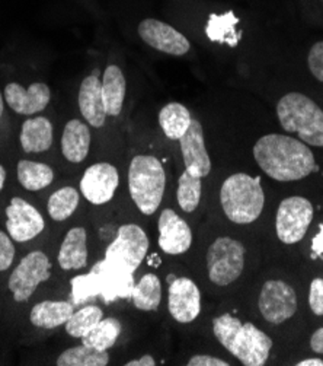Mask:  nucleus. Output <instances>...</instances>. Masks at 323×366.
<instances>
[{
	"label": "nucleus",
	"instance_id": "nucleus-1",
	"mask_svg": "<svg viewBox=\"0 0 323 366\" xmlns=\"http://www.w3.org/2000/svg\"><path fill=\"white\" fill-rule=\"evenodd\" d=\"M254 157L268 177L281 182L306 178L319 169L304 142L277 133L262 136L255 143Z\"/></svg>",
	"mask_w": 323,
	"mask_h": 366
},
{
	"label": "nucleus",
	"instance_id": "nucleus-2",
	"mask_svg": "<svg viewBox=\"0 0 323 366\" xmlns=\"http://www.w3.org/2000/svg\"><path fill=\"white\" fill-rule=\"evenodd\" d=\"M220 202L227 219L233 224L255 222L265 204L261 179L243 172L227 177L220 189Z\"/></svg>",
	"mask_w": 323,
	"mask_h": 366
},
{
	"label": "nucleus",
	"instance_id": "nucleus-3",
	"mask_svg": "<svg viewBox=\"0 0 323 366\" xmlns=\"http://www.w3.org/2000/svg\"><path fill=\"white\" fill-rule=\"evenodd\" d=\"M277 116L282 129L297 133L300 140L323 148V109L300 92L284 95L277 105Z\"/></svg>",
	"mask_w": 323,
	"mask_h": 366
},
{
	"label": "nucleus",
	"instance_id": "nucleus-4",
	"mask_svg": "<svg viewBox=\"0 0 323 366\" xmlns=\"http://www.w3.org/2000/svg\"><path fill=\"white\" fill-rule=\"evenodd\" d=\"M166 175L162 162L152 155H137L128 169L131 199L143 214H153L163 199Z\"/></svg>",
	"mask_w": 323,
	"mask_h": 366
},
{
	"label": "nucleus",
	"instance_id": "nucleus-5",
	"mask_svg": "<svg viewBox=\"0 0 323 366\" xmlns=\"http://www.w3.org/2000/svg\"><path fill=\"white\" fill-rule=\"evenodd\" d=\"M149 249V238L138 225L127 224L118 228L116 239L106 248L105 264L116 270L133 274L145 260Z\"/></svg>",
	"mask_w": 323,
	"mask_h": 366
},
{
	"label": "nucleus",
	"instance_id": "nucleus-6",
	"mask_svg": "<svg viewBox=\"0 0 323 366\" xmlns=\"http://www.w3.org/2000/svg\"><path fill=\"white\" fill-rule=\"evenodd\" d=\"M245 245L230 237L215 239L207 251L210 280L217 286H227L240 277L245 269Z\"/></svg>",
	"mask_w": 323,
	"mask_h": 366
},
{
	"label": "nucleus",
	"instance_id": "nucleus-7",
	"mask_svg": "<svg viewBox=\"0 0 323 366\" xmlns=\"http://www.w3.org/2000/svg\"><path fill=\"white\" fill-rule=\"evenodd\" d=\"M51 276V263L43 251H32L19 262L9 277V290L16 302H26L40 283Z\"/></svg>",
	"mask_w": 323,
	"mask_h": 366
},
{
	"label": "nucleus",
	"instance_id": "nucleus-8",
	"mask_svg": "<svg viewBox=\"0 0 323 366\" xmlns=\"http://www.w3.org/2000/svg\"><path fill=\"white\" fill-rule=\"evenodd\" d=\"M313 221L312 203L300 196L284 199L277 212L275 229L278 239L284 244L300 242Z\"/></svg>",
	"mask_w": 323,
	"mask_h": 366
},
{
	"label": "nucleus",
	"instance_id": "nucleus-9",
	"mask_svg": "<svg viewBox=\"0 0 323 366\" xmlns=\"http://www.w3.org/2000/svg\"><path fill=\"white\" fill-rule=\"evenodd\" d=\"M258 307L268 322L282 324L297 311L296 290L285 282L268 280L262 286Z\"/></svg>",
	"mask_w": 323,
	"mask_h": 366
},
{
	"label": "nucleus",
	"instance_id": "nucleus-10",
	"mask_svg": "<svg viewBox=\"0 0 323 366\" xmlns=\"http://www.w3.org/2000/svg\"><path fill=\"white\" fill-rule=\"evenodd\" d=\"M272 340L252 322L242 324V327L232 339L229 350L245 366H262L270 357Z\"/></svg>",
	"mask_w": 323,
	"mask_h": 366
},
{
	"label": "nucleus",
	"instance_id": "nucleus-11",
	"mask_svg": "<svg viewBox=\"0 0 323 366\" xmlns=\"http://www.w3.org/2000/svg\"><path fill=\"white\" fill-rule=\"evenodd\" d=\"M6 229L16 242H28L40 235L46 222L43 214L21 197H14L6 207Z\"/></svg>",
	"mask_w": 323,
	"mask_h": 366
},
{
	"label": "nucleus",
	"instance_id": "nucleus-12",
	"mask_svg": "<svg viewBox=\"0 0 323 366\" xmlns=\"http://www.w3.org/2000/svg\"><path fill=\"white\" fill-rule=\"evenodd\" d=\"M118 182L120 175L114 165L98 162L85 171L81 179V192L89 203L101 206L113 200Z\"/></svg>",
	"mask_w": 323,
	"mask_h": 366
},
{
	"label": "nucleus",
	"instance_id": "nucleus-13",
	"mask_svg": "<svg viewBox=\"0 0 323 366\" xmlns=\"http://www.w3.org/2000/svg\"><path fill=\"white\" fill-rule=\"evenodd\" d=\"M138 35L149 47L170 56H184L191 49L185 35L158 19L141 21L138 24Z\"/></svg>",
	"mask_w": 323,
	"mask_h": 366
},
{
	"label": "nucleus",
	"instance_id": "nucleus-14",
	"mask_svg": "<svg viewBox=\"0 0 323 366\" xmlns=\"http://www.w3.org/2000/svg\"><path fill=\"white\" fill-rule=\"evenodd\" d=\"M168 308L178 322H193L201 311V294L197 285L187 277L173 279L169 283Z\"/></svg>",
	"mask_w": 323,
	"mask_h": 366
},
{
	"label": "nucleus",
	"instance_id": "nucleus-15",
	"mask_svg": "<svg viewBox=\"0 0 323 366\" xmlns=\"http://www.w3.org/2000/svg\"><path fill=\"white\" fill-rule=\"evenodd\" d=\"M193 232L190 225L172 209H165L159 217V247L169 255H179L190 249Z\"/></svg>",
	"mask_w": 323,
	"mask_h": 366
},
{
	"label": "nucleus",
	"instance_id": "nucleus-16",
	"mask_svg": "<svg viewBox=\"0 0 323 366\" xmlns=\"http://www.w3.org/2000/svg\"><path fill=\"white\" fill-rule=\"evenodd\" d=\"M6 104L15 113L22 116L37 114L48 105L51 99L50 88L43 82L31 84L28 89L22 88L19 84H8L4 92Z\"/></svg>",
	"mask_w": 323,
	"mask_h": 366
},
{
	"label": "nucleus",
	"instance_id": "nucleus-17",
	"mask_svg": "<svg viewBox=\"0 0 323 366\" xmlns=\"http://www.w3.org/2000/svg\"><path fill=\"white\" fill-rule=\"evenodd\" d=\"M179 143H181L185 169L200 178L207 177L211 172V161L205 149L202 126L198 120L193 119L190 129L179 139Z\"/></svg>",
	"mask_w": 323,
	"mask_h": 366
},
{
	"label": "nucleus",
	"instance_id": "nucleus-18",
	"mask_svg": "<svg viewBox=\"0 0 323 366\" xmlns=\"http://www.w3.org/2000/svg\"><path fill=\"white\" fill-rule=\"evenodd\" d=\"M79 108L83 119H86L92 127H103L106 112L102 98V81H99L98 73L86 76L81 84Z\"/></svg>",
	"mask_w": 323,
	"mask_h": 366
},
{
	"label": "nucleus",
	"instance_id": "nucleus-19",
	"mask_svg": "<svg viewBox=\"0 0 323 366\" xmlns=\"http://www.w3.org/2000/svg\"><path fill=\"white\" fill-rule=\"evenodd\" d=\"M86 229L82 227L71 228L60 247L58 264L63 270H81L88 263V245Z\"/></svg>",
	"mask_w": 323,
	"mask_h": 366
},
{
	"label": "nucleus",
	"instance_id": "nucleus-20",
	"mask_svg": "<svg viewBox=\"0 0 323 366\" xmlns=\"http://www.w3.org/2000/svg\"><path fill=\"white\" fill-rule=\"evenodd\" d=\"M91 148V130L81 120H70L61 136V152L71 164H81L86 159Z\"/></svg>",
	"mask_w": 323,
	"mask_h": 366
},
{
	"label": "nucleus",
	"instance_id": "nucleus-21",
	"mask_svg": "<svg viewBox=\"0 0 323 366\" xmlns=\"http://www.w3.org/2000/svg\"><path fill=\"white\" fill-rule=\"evenodd\" d=\"M125 89H127V82H125L123 70L116 64L108 66L103 71V79H102V98H103L106 116H111V117L120 116L124 98H125Z\"/></svg>",
	"mask_w": 323,
	"mask_h": 366
},
{
	"label": "nucleus",
	"instance_id": "nucleus-22",
	"mask_svg": "<svg viewBox=\"0 0 323 366\" xmlns=\"http://www.w3.org/2000/svg\"><path fill=\"white\" fill-rule=\"evenodd\" d=\"M21 144L25 154H41L53 144V124L46 117H34L22 124Z\"/></svg>",
	"mask_w": 323,
	"mask_h": 366
},
{
	"label": "nucleus",
	"instance_id": "nucleus-23",
	"mask_svg": "<svg viewBox=\"0 0 323 366\" xmlns=\"http://www.w3.org/2000/svg\"><path fill=\"white\" fill-rule=\"evenodd\" d=\"M73 305L66 301H44L34 305L29 314L31 322L39 328H57L73 315Z\"/></svg>",
	"mask_w": 323,
	"mask_h": 366
},
{
	"label": "nucleus",
	"instance_id": "nucleus-24",
	"mask_svg": "<svg viewBox=\"0 0 323 366\" xmlns=\"http://www.w3.org/2000/svg\"><path fill=\"white\" fill-rule=\"evenodd\" d=\"M191 122L190 109L179 102L166 104L159 113V124L166 137L172 140L181 139L190 129Z\"/></svg>",
	"mask_w": 323,
	"mask_h": 366
},
{
	"label": "nucleus",
	"instance_id": "nucleus-25",
	"mask_svg": "<svg viewBox=\"0 0 323 366\" xmlns=\"http://www.w3.org/2000/svg\"><path fill=\"white\" fill-rule=\"evenodd\" d=\"M16 172L19 184L29 192H40L48 187L54 179V172L48 165L28 159L18 162Z\"/></svg>",
	"mask_w": 323,
	"mask_h": 366
},
{
	"label": "nucleus",
	"instance_id": "nucleus-26",
	"mask_svg": "<svg viewBox=\"0 0 323 366\" xmlns=\"http://www.w3.org/2000/svg\"><path fill=\"white\" fill-rule=\"evenodd\" d=\"M121 330H123L121 322L114 317H108V318H102L81 340H82V345L103 352V350L111 349L116 345L118 336L121 335Z\"/></svg>",
	"mask_w": 323,
	"mask_h": 366
},
{
	"label": "nucleus",
	"instance_id": "nucleus-27",
	"mask_svg": "<svg viewBox=\"0 0 323 366\" xmlns=\"http://www.w3.org/2000/svg\"><path fill=\"white\" fill-rule=\"evenodd\" d=\"M133 302L134 307L140 311H156L160 305L162 300V285L160 279L153 274L148 273L143 276L135 287L133 289Z\"/></svg>",
	"mask_w": 323,
	"mask_h": 366
},
{
	"label": "nucleus",
	"instance_id": "nucleus-28",
	"mask_svg": "<svg viewBox=\"0 0 323 366\" xmlns=\"http://www.w3.org/2000/svg\"><path fill=\"white\" fill-rule=\"evenodd\" d=\"M110 355L89 346L81 345L64 350L57 357V366H106Z\"/></svg>",
	"mask_w": 323,
	"mask_h": 366
},
{
	"label": "nucleus",
	"instance_id": "nucleus-29",
	"mask_svg": "<svg viewBox=\"0 0 323 366\" xmlns=\"http://www.w3.org/2000/svg\"><path fill=\"white\" fill-rule=\"evenodd\" d=\"M78 206L79 192L73 187H63L50 196L47 210L53 221L63 222L75 213Z\"/></svg>",
	"mask_w": 323,
	"mask_h": 366
},
{
	"label": "nucleus",
	"instance_id": "nucleus-30",
	"mask_svg": "<svg viewBox=\"0 0 323 366\" xmlns=\"http://www.w3.org/2000/svg\"><path fill=\"white\" fill-rule=\"evenodd\" d=\"M102 318H103V312L99 307L96 305L83 307L78 312H73V315H71L70 320L64 324L66 332L71 337L82 339Z\"/></svg>",
	"mask_w": 323,
	"mask_h": 366
},
{
	"label": "nucleus",
	"instance_id": "nucleus-31",
	"mask_svg": "<svg viewBox=\"0 0 323 366\" xmlns=\"http://www.w3.org/2000/svg\"><path fill=\"white\" fill-rule=\"evenodd\" d=\"M201 178L197 175H193L187 169L184 174L179 177L178 182V203L187 213H193L201 200Z\"/></svg>",
	"mask_w": 323,
	"mask_h": 366
},
{
	"label": "nucleus",
	"instance_id": "nucleus-32",
	"mask_svg": "<svg viewBox=\"0 0 323 366\" xmlns=\"http://www.w3.org/2000/svg\"><path fill=\"white\" fill-rule=\"evenodd\" d=\"M9 234L0 231V272H6L15 259V245Z\"/></svg>",
	"mask_w": 323,
	"mask_h": 366
},
{
	"label": "nucleus",
	"instance_id": "nucleus-33",
	"mask_svg": "<svg viewBox=\"0 0 323 366\" xmlns=\"http://www.w3.org/2000/svg\"><path fill=\"white\" fill-rule=\"evenodd\" d=\"M307 64H309L312 75L317 81L323 82V41L316 43L310 49L309 57H307Z\"/></svg>",
	"mask_w": 323,
	"mask_h": 366
},
{
	"label": "nucleus",
	"instance_id": "nucleus-34",
	"mask_svg": "<svg viewBox=\"0 0 323 366\" xmlns=\"http://www.w3.org/2000/svg\"><path fill=\"white\" fill-rule=\"evenodd\" d=\"M309 305L314 315L322 317L323 315V279L316 277L310 283V292H309Z\"/></svg>",
	"mask_w": 323,
	"mask_h": 366
},
{
	"label": "nucleus",
	"instance_id": "nucleus-35",
	"mask_svg": "<svg viewBox=\"0 0 323 366\" xmlns=\"http://www.w3.org/2000/svg\"><path fill=\"white\" fill-rule=\"evenodd\" d=\"M188 366H229L230 363H227L223 359L214 357V356H208V355H197L193 356L188 363Z\"/></svg>",
	"mask_w": 323,
	"mask_h": 366
},
{
	"label": "nucleus",
	"instance_id": "nucleus-36",
	"mask_svg": "<svg viewBox=\"0 0 323 366\" xmlns=\"http://www.w3.org/2000/svg\"><path fill=\"white\" fill-rule=\"evenodd\" d=\"M310 347L316 353H323V327L317 328L310 339Z\"/></svg>",
	"mask_w": 323,
	"mask_h": 366
},
{
	"label": "nucleus",
	"instance_id": "nucleus-37",
	"mask_svg": "<svg viewBox=\"0 0 323 366\" xmlns=\"http://www.w3.org/2000/svg\"><path fill=\"white\" fill-rule=\"evenodd\" d=\"M125 365L127 366H155L156 360L150 355H145V356H141L140 359H134V360L127 362Z\"/></svg>",
	"mask_w": 323,
	"mask_h": 366
},
{
	"label": "nucleus",
	"instance_id": "nucleus-38",
	"mask_svg": "<svg viewBox=\"0 0 323 366\" xmlns=\"http://www.w3.org/2000/svg\"><path fill=\"white\" fill-rule=\"evenodd\" d=\"M313 251L316 255H322L323 257V225H320V232L319 235L312 241Z\"/></svg>",
	"mask_w": 323,
	"mask_h": 366
},
{
	"label": "nucleus",
	"instance_id": "nucleus-39",
	"mask_svg": "<svg viewBox=\"0 0 323 366\" xmlns=\"http://www.w3.org/2000/svg\"><path fill=\"white\" fill-rule=\"evenodd\" d=\"M297 366H323V360L317 359V357H312V359H304L300 360L297 363Z\"/></svg>",
	"mask_w": 323,
	"mask_h": 366
},
{
	"label": "nucleus",
	"instance_id": "nucleus-40",
	"mask_svg": "<svg viewBox=\"0 0 323 366\" xmlns=\"http://www.w3.org/2000/svg\"><path fill=\"white\" fill-rule=\"evenodd\" d=\"M5 181H6V169L0 165V192H2L5 186Z\"/></svg>",
	"mask_w": 323,
	"mask_h": 366
},
{
	"label": "nucleus",
	"instance_id": "nucleus-41",
	"mask_svg": "<svg viewBox=\"0 0 323 366\" xmlns=\"http://www.w3.org/2000/svg\"><path fill=\"white\" fill-rule=\"evenodd\" d=\"M4 109H5V107H4V95L0 94V117L4 116Z\"/></svg>",
	"mask_w": 323,
	"mask_h": 366
},
{
	"label": "nucleus",
	"instance_id": "nucleus-42",
	"mask_svg": "<svg viewBox=\"0 0 323 366\" xmlns=\"http://www.w3.org/2000/svg\"><path fill=\"white\" fill-rule=\"evenodd\" d=\"M322 2H323V0H322Z\"/></svg>",
	"mask_w": 323,
	"mask_h": 366
}]
</instances>
